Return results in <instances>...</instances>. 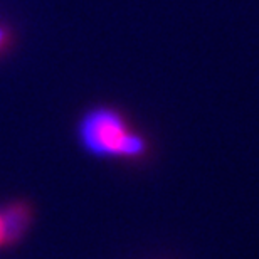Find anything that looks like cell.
I'll use <instances>...</instances> for the list:
<instances>
[{"instance_id":"3957f363","label":"cell","mask_w":259,"mask_h":259,"mask_svg":"<svg viewBox=\"0 0 259 259\" xmlns=\"http://www.w3.org/2000/svg\"><path fill=\"white\" fill-rule=\"evenodd\" d=\"M0 246H5V232H4L2 217H0Z\"/></svg>"},{"instance_id":"7a4b0ae2","label":"cell","mask_w":259,"mask_h":259,"mask_svg":"<svg viewBox=\"0 0 259 259\" xmlns=\"http://www.w3.org/2000/svg\"><path fill=\"white\" fill-rule=\"evenodd\" d=\"M0 217H2L4 232H5V244H12L24 234L30 221L29 207L20 202L5 205L0 210Z\"/></svg>"},{"instance_id":"6da1fadb","label":"cell","mask_w":259,"mask_h":259,"mask_svg":"<svg viewBox=\"0 0 259 259\" xmlns=\"http://www.w3.org/2000/svg\"><path fill=\"white\" fill-rule=\"evenodd\" d=\"M84 147L98 155L138 157L145 152V140L126 126L125 120L111 110L90 113L81 125Z\"/></svg>"}]
</instances>
